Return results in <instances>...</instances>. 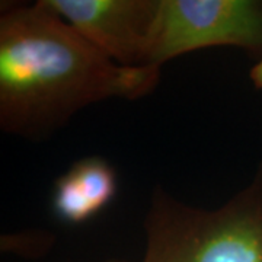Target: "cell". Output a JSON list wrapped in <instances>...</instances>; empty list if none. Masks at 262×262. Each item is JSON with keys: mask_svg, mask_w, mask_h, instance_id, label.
<instances>
[{"mask_svg": "<svg viewBox=\"0 0 262 262\" xmlns=\"http://www.w3.org/2000/svg\"><path fill=\"white\" fill-rule=\"evenodd\" d=\"M159 80L160 67L115 63L44 0L0 16V125L9 134L42 139L86 106L140 99Z\"/></svg>", "mask_w": 262, "mask_h": 262, "instance_id": "obj_1", "label": "cell"}, {"mask_svg": "<svg viewBox=\"0 0 262 262\" xmlns=\"http://www.w3.org/2000/svg\"><path fill=\"white\" fill-rule=\"evenodd\" d=\"M141 262H262V170L217 210H201L158 188L146 214Z\"/></svg>", "mask_w": 262, "mask_h": 262, "instance_id": "obj_2", "label": "cell"}, {"mask_svg": "<svg viewBox=\"0 0 262 262\" xmlns=\"http://www.w3.org/2000/svg\"><path fill=\"white\" fill-rule=\"evenodd\" d=\"M210 47L262 48V2L159 0L149 66Z\"/></svg>", "mask_w": 262, "mask_h": 262, "instance_id": "obj_3", "label": "cell"}, {"mask_svg": "<svg viewBox=\"0 0 262 262\" xmlns=\"http://www.w3.org/2000/svg\"><path fill=\"white\" fill-rule=\"evenodd\" d=\"M50 9L108 58L149 66L159 0H44Z\"/></svg>", "mask_w": 262, "mask_h": 262, "instance_id": "obj_4", "label": "cell"}, {"mask_svg": "<svg viewBox=\"0 0 262 262\" xmlns=\"http://www.w3.org/2000/svg\"><path fill=\"white\" fill-rule=\"evenodd\" d=\"M117 187V173L108 160L99 156L83 158L56 181L53 211L63 223L83 225L111 204Z\"/></svg>", "mask_w": 262, "mask_h": 262, "instance_id": "obj_5", "label": "cell"}, {"mask_svg": "<svg viewBox=\"0 0 262 262\" xmlns=\"http://www.w3.org/2000/svg\"><path fill=\"white\" fill-rule=\"evenodd\" d=\"M251 80H252L253 86L256 89L262 91V58L252 67V70H251Z\"/></svg>", "mask_w": 262, "mask_h": 262, "instance_id": "obj_6", "label": "cell"}, {"mask_svg": "<svg viewBox=\"0 0 262 262\" xmlns=\"http://www.w3.org/2000/svg\"><path fill=\"white\" fill-rule=\"evenodd\" d=\"M105 262H127V261H120V259H111V261H105Z\"/></svg>", "mask_w": 262, "mask_h": 262, "instance_id": "obj_7", "label": "cell"}]
</instances>
